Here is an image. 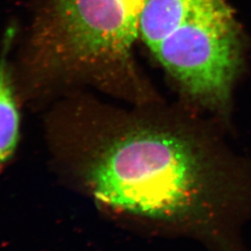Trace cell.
Returning a JSON list of instances; mask_svg holds the SVG:
<instances>
[{
    "label": "cell",
    "mask_w": 251,
    "mask_h": 251,
    "mask_svg": "<svg viewBox=\"0 0 251 251\" xmlns=\"http://www.w3.org/2000/svg\"><path fill=\"white\" fill-rule=\"evenodd\" d=\"M100 203L206 251H251V158L205 127L168 117L121 128L90 169Z\"/></svg>",
    "instance_id": "obj_1"
},
{
    "label": "cell",
    "mask_w": 251,
    "mask_h": 251,
    "mask_svg": "<svg viewBox=\"0 0 251 251\" xmlns=\"http://www.w3.org/2000/svg\"><path fill=\"white\" fill-rule=\"evenodd\" d=\"M146 0H35L21 63L25 93L90 86L126 94Z\"/></svg>",
    "instance_id": "obj_2"
},
{
    "label": "cell",
    "mask_w": 251,
    "mask_h": 251,
    "mask_svg": "<svg viewBox=\"0 0 251 251\" xmlns=\"http://www.w3.org/2000/svg\"><path fill=\"white\" fill-rule=\"evenodd\" d=\"M241 39L225 0H197L152 53L190 100L227 117L241 64Z\"/></svg>",
    "instance_id": "obj_3"
},
{
    "label": "cell",
    "mask_w": 251,
    "mask_h": 251,
    "mask_svg": "<svg viewBox=\"0 0 251 251\" xmlns=\"http://www.w3.org/2000/svg\"><path fill=\"white\" fill-rule=\"evenodd\" d=\"M15 31H6L0 50V166L8 161L19 141L20 115L16 101V88L10 52Z\"/></svg>",
    "instance_id": "obj_4"
},
{
    "label": "cell",
    "mask_w": 251,
    "mask_h": 251,
    "mask_svg": "<svg viewBox=\"0 0 251 251\" xmlns=\"http://www.w3.org/2000/svg\"><path fill=\"white\" fill-rule=\"evenodd\" d=\"M196 1L146 0L140 36L152 52L185 18Z\"/></svg>",
    "instance_id": "obj_5"
}]
</instances>
